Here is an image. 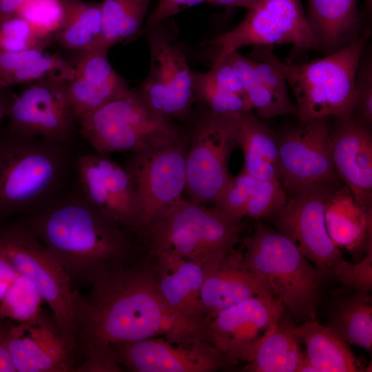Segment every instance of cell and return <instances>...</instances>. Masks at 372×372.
Instances as JSON below:
<instances>
[{
    "instance_id": "obj_14",
    "label": "cell",
    "mask_w": 372,
    "mask_h": 372,
    "mask_svg": "<svg viewBox=\"0 0 372 372\" xmlns=\"http://www.w3.org/2000/svg\"><path fill=\"white\" fill-rule=\"evenodd\" d=\"M338 182H320L289 198L273 217L280 232L292 240L302 254L325 275L332 274L342 254L327 231V203Z\"/></svg>"
},
{
    "instance_id": "obj_4",
    "label": "cell",
    "mask_w": 372,
    "mask_h": 372,
    "mask_svg": "<svg viewBox=\"0 0 372 372\" xmlns=\"http://www.w3.org/2000/svg\"><path fill=\"white\" fill-rule=\"evenodd\" d=\"M242 220L216 207L181 197L163 210L138 234L149 254L169 250L208 270L230 254L242 240Z\"/></svg>"
},
{
    "instance_id": "obj_34",
    "label": "cell",
    "mask_w": 372,
    "mask_h": 372,
    "mask_svg": "<svg viewBox=\"0 0 372 372\" xmlns=\"http://www.w3.org/2000/svg\"><path fill=\"white\" fill-rule=\"evenodd\" d=\"M192 75L195 103L225 115L241 116L253 110L246 95L218 85L208 72L192 71Z\"/></svg>"
},
{
    "instance_id": "obj_42",
    "label": "cell",
    "mask_w": 372,
    "mask_h": 372,
    "mask_svg": "<svg viewBox=\"0 0 372 372\" xmlns=\"http://www.w3.org/2000/svg\"><path fill=\"white\" fill-rule=\"evenodd\" d=\"M254 47L250 56L262 83L283 103L291 107L296 106L289 99L285 77L269 58L266 45Z\"/></svg>"
},
{
    "instance_id": "obj_12",
    "label": "cell",
    "mask_w": 372,
    "mask_h": 372,
    "mask_svg": "<svg viewBox=\"0 0 372 372\" xmlns=\"http://www.w3.org/2000/svg\"><path fill=\"white\" fill-rule=\"evenodd\" d=\"M289 43L296 53L319 48L300 0H258L236 28L203 43L220 48L218 53L247 45Z\"/></svg>"
},
{
    "instance_id": "obj_5",
    "label": "cell",
    "mask_w": 372,
    "mask_h": 372,
    "mask_svg": "<svg viewBox=\"0 0 372 372\" xmlns=\"http://www.w3.org/2000/svg\"><path fill=\"white\" fill-rule=\"evenodd\" d=\"M241 241L244 265L268 284L293 316L316 320L325 274L310 264L292 240L261 223Z\"/></svg>"
},
{
    "instance_id": "obj_13",
    "label": "cell",
    "mask_w": 372,
    "mask_h": 372,
    "mask_svg": "<svg viewBox=\"0 0 372 372\" xmlns=\"http://www.w3.org/2000/svg\"><path fill=\"white\" fill-rule=\"evenodd\" d=\"M116 362L134 372H214L235 364L192 334L163 335L110 347Z\"/></svg>"
},
{
    "instance_id": "obj_8",
    "label": "cell",
    "mask_w": 372,
    "mask_h": 372,
    "mask_svg": "<svg viewBox=\"0 0 372 372\" xmlns=\"http://www.w3.org/2000/svg\"><path fill=\"white\" fill-rule=\"evenodd\" d=\"M150 52L149 72L137 91L155 111L187 126L195 103L190 70L178 28L172 17L145 26Z\"/></svg>"
},
{
    "instance_id": "obj_18",
    "label": "cell",
    "mask_w": 372,
    "mask_h": 372,
    "mask_svg": "<svg viewBox=\"0 0 372 372\" xmlns=\"http://www.w3.org/2000/svg\"><path fill=\"white\" fill-rule=\"evenodd\" d=\"M327 118L300 124L278 138L281 183L289 198L317 183L338 182Z\"/></svg>"
},
{
    "instance_id": "obj_10",
    "label": "cell",
    "mask_w": 372,
    "mask_h": 372,
    "mask_svg": "<svg viewBox=\"0 0 372 372\" xmlns=\"http://www.w3.org/2000/svg\"><path fill=\"white\" fill-rule=\"evenodd\" d=\"M0 251L34 284L57 323L76 345L70 279L33 231L19 218L0 225Z\"/></svg>"
},
{
    "instance_id": "obj_40",
    "label": "cell",
    "mask_w": 372,
    "mask_h": 372,
    "mask_svg": "<svg viewBox=\"0 0 372 372\" xmlns=\"http://www.w3.org/2000/svg\"><path fill=\"white\" fill-rule=\"evenodd\" d=\"M331 276H335L346 289L371 293L372 247L366 251L364 258L356 263H351L342 258L333 269Z\"/></svg>"
},
{
    "instance_id": "obj_48",
    "label": "cell",
    "mask_w": 372,
    "mask_h": 372,
    "mask_svg": "<svg viewBox=\"0 0 372 372\" xmlns=\"http://www.w3.org/2000/svg\"><path fill=\"white\" fill-rule=\"evenodd\" d=\"M7 85L0 79V88L6 87Z\"/></svg>"
},
{
    "instance_id": "obj_1",
    "label": "cell",
    "mask_w": 372,
    "mask_h": 372,
    "mask_svg": "<svg viewBox=\"0 0 372 372\" xmlns=\"http://www.w3.org/2000/svg\"><path fill=\"white\" fill-rule=\"evenodd\" d=\"M72 316L81 363L76 372H119L110 347L205 330L165 300L153 265H125L102 276L85 296L73 291Z\"/></svg>"
},
{
    "instance_id": "obj_38",
    "label": "cell",
    "mask_w": 372,
    "mask_h": 372,
    "mask_svg": "<svg viewBox=\"0 0 372 372\" xmlns=\"http://www.w3.org/2000/svg\"><path fill=\"white\" fill-rule=\"evenodd\" d=\"M257 179L243 169L236 176H231L214 207L231 218L242 220Z\"/></svg>"
},
{
    "instance_id": "obj_36",
    "label": "cell",
    "mask_w": 372,
    "mask_h": 372,
    "mask_svg": "<svg viewBox=\"0 0 372 372\" xmlns=\"http://www.w3.org/2000/svg\"><path fill=\"white\" fill-rule=\"evenodd\" d=\"M25 19L43 39L50 41L60 30L65 19L61 0H29L16 12Z\"/></svg>"
},
{
    "instance_id": "obj_21",
    "label": "cell",
    "mask_w": 372,
    "mask_h": 372,
    "mask_svg": "<svg viewBox=\"0 0 372 372\" xmlns=\"http://www.w3.org/2000/svg\"><path fill=\"white\" fill-rule=\"evenodd\" d=\"M263 295L274 296L268 284L244 265L240 249H235L217 265L205 271L200 301L205 326L220 311Z\"/></svg>"
},
{
    "instance_id": "obj_47",
    "label": "cell",
    "mask_w": 372,
    "mask_h": 372,
    "mask_svg": "<svg viewBox=\"0 0 372 372\" xmlns=\"http://www.w3.org/2000/svg\"><path fill=\"white\" fill-rule=\"evenodd\" d=\"M13 100L14 98H10L0 92V123L3 117L8 116Z\"/></svg>"
},
{
    "instance_id": "obj_26",
    "label": "cell",
    "mask_w": 372,
    "mask_h": 372,
    "mask_svg": "<svg viewBox=\"0 0 372 372\" xmlns=\"http://www.w3.org/2000/svg\"><path fill=\"white\" fill-rule=\"evenodd\" d=\"M238 146L243 152L244 171L260 180L281 182L278 138L252 111L241 116Z\"/></svg>"
},
{
    "instance_id": "obj_46",
    "label": "cell",
    "mask_w": 372,
    "mask_h": 372,
    "mask_svg": "<svg viewBox=\"0 0 372 372\" xmlns=\"http://www.w3.org/2000/svg\"><path fill=\"white\" fill-rule=\"evenodd\" d=\"M29 0H0V14H14L19 7Z\"/></svg>"
},
{
    "instance_id": "obj_15",
    "label": "cell",
    "mask_w": 372,
    "mask_h": 372,
    "mask_svg": "<svg viewBox=\"0 0 372 372\" xmlns=\"http://www.w3.org/2000/svg\"><path fill=\"white\" fill-rule=\"evenodd\" d=\"M285 307L276 297H251L216 313L206 322L207 341L235 364L249 362L275 327Z\"/></svg>"
},
{
    "instance_id": "obj_16",
    "label": "cell",
    "mask_w": 372,
    "mask_h": 372,
    "mask_svg": "<svg viewBox=\"0 0 372 372\" xmlns=\"http://www.w3.org/2000/svg\"><path fill=\"white\" fill-rule=\"evenodd\" d=\"M5 340L16 372H76L81 362L76 344L42 309L26 322L11 324Z\"/></svg>"
},
{
    "instance_id": "obj_22",
    "label": "cell",
    "mask_w": 372,
    "mask_h": 372,
    "mask_svg": "<svg viewBox=\"0 0 372 372\" xmlns=\"http://www.w3.org/2000/svg\"><path fill=\"white\" fill-rule=\"evenodd\" d=\"M149 255L154 260L160 291L168 305L184 318L203 327L206 333L200 301L205 269L169 250Z\"/></svg>"
},
{
    "instance_id": "obj_27",
    "label": "cell",
    "mask_w": 372,
    "mask_h": 372,
    "mask_svg": "<svg viewBox=\"0 0 372 372\" xmlns=\"http://www.w3.org/2000/svg\"><path fill=\"white\" fill-rule=\"evenodd\" d=\"M74 74V65L59 53L41 48L0 52V79L7 86L48 79L70 81Z\"/></svg>"
},
{
    "instance_id": "obj_20",
    "label": "cell",
    "mask_w": 372,
    "mask_h": 372,
    "mask_svg": "<svg viewBox=\"0 0 372 372\" xmlns=\"http://www.w3.org/2000/svg\"><path fill=\"white\" fill-rule=\"evenodd\" d=\"M330 129V147L336 174L351 190L356 203L372 212V135L371 127L353 118H338Z\"/></svg>"
},
{
    "instance_id": "obj_31",
    "label": "cell",
    "mask_w": 372,
    "mask_h": 372,
    "mask_svg": "<svg viewBox=\"0 0 372 372\" xmlns=\"http://www.w3.org/2000/svg\"><path fill=\"white\" fill-rule=\"evenodd\" d=\"M370 293H355L338 302L328 327L347 343L371 351L372 306Z\"/></svg>"
},
{
    "instance_id": "obj_17",
    "label": "cell",
    "mask_w": 372,
    "mask_h": 372,
    "mask_svg": "<svg viewBox=\"0 0 372 372\" xmlns=\"http://www.w3.org/2000/svg\"><path fill=\"white\" fill-rule=\"evenodd\" d=\"M68 82L41 80L14 97L7 129L25 136L70 142L77 119L69 98Z\"/></svg>"
},
{
    "instance_id": "obj_35",
    "label": "cell",
    "mask_w": 372,
    "mask_h": 372,
    "mask_svg": "<svg viewBox=\"0 0 372 372\" xmlns=\"http://www.w3.org/2000/svg\"><path fill=\"white\" fill-rule=\"evenodd\" d=\"M43 301L34 284L21 273L0 300V314L6 320L24 322L41 311Z\"/></svg>"
},
{
    "instance_id": "obj_6",
    "label": "cell",
    "mask_w": 372,
    "mask_h": 372,
    "mask_svg": "<svg viewBox=\"0 0 372 372\" xmlns=\"http://www.w3.org/2000/svg\"><path fill=\"white\" fill-rule=\"evenodd\" d=\"M369 37L367 30L344 48L300 65L281 62L273 45H266L269 58L293 90L300 124L330 116L353 118L356 72Z\"/></svg>"
},
{
    "instance_id": "obj_2",
    "label": "cell",
    "mask_w": 372,
    "mask_h": 372,
    "mask_svg": "<svg viewBox=\"0 0 372 372\" xmlns=\"http://www.w3.org/2000/svg\"><path fill=\"white\" fill-rule=\"evenodd\" d=\"M18 218L63 268L72 287H91L106 273L126 265L131 244L125 229L93 206L76 181L49 205Z\"/></svg>"
},
{
    "instance_id": "obj_7",
    "label": "cell",
    "mask_w": 372,
    "mask_h": 372,
    "mask_svg": "<svg viewBox=\"0 0 372 372\" xmlns=\"http://www.w3.org/2000/svg\"><path fill=\"white\" fill-rule=\"evenodd\" d=\"M80 132L96 152H138L178 141L188 128L153 110L137 90L116 98L79 118Z\"/></svg>"
},
{
    "instance_id": "obj_43",
    "label": "cell",
    "mask_w": 372,
    "mask_h": 372,
    "mask_svg": "<svg viewBox=\"0 0 372 372\" xmlns=\"http://www.w3.org/2000/svg\"><path fill=\"white\" fill-rule=\"evenodd\" d=\"M207 0H158V3L147 18L145 26L154 25L162 20L195 6Z\"/></svg>"
},
{
    "instance_id": "obj_32",
    "label": "cell",
    "mask_w": 372,
    "mask_h": 372,
    "mask_svg": "<svg viewBox=\"0 0 372 372\" xmlns=\"http://www.w3.org/2000/svg\"><path fill=\"white\" fill-rule=\"evenodd\" d=\"M152 0H103L100 48L134 39L143 34V23Z\"/></svg>"
},
{
    "instance_id": "obj_11",
    "label": "cell",
    "mask_w": 372,
    "mask_h": 372,
    "mask_svg": "<svg viewBox=\"0 0 372 372\" xmlns=\"http://www.w3.org/2000/svg\"><path fill=\"white\" fill-rule=\"evenodd\" d=\"M188 144L189 132L173 143L131 153L125 167L132 178L137 197L136 234L182 197Z\"/></svg>"
},
{
    "instance_id": "obj_23",
    "label": "cell",
    "mask_w": 372,
    "mask_h": 372,
    "mask_svg": "<svg viewBox=\"0 0 372 372\" xmlns=\"http://www.w3.org/2000/svg\"><path fill=\"white\" fill-rule=\"evenodd\" d=\"M108 50L81 52L68 82L69 98L77 120L112 101L127 89L126 81L112 67Z\"/></svg>"
},
{
    "instance_id": "obj_44",
    "label": "cell",
    "mask_w": 372,
    "mask_h": 372,
    "mask_svg": "<svg viewBox=\"0 0 372 372\" xmlns=\"http://www.w3.org/2000/svg\"><path fill=\"white\" fill-rule=\"evenodd\" d=\"M8 331L4 334L0 335V372H16L10 352L6 344L5 338Z\"/></svg>"
},
{
    "instance_id": "obj_30",
    "label": "cell",
    "mask_w": 372,
    "mask_h": 372,
    "mask_svg": "<svg viewBox=\"0 0 372 372\" xmlns=\"http://www.w3.org/2000/svg\"><path fill=\"white\" fill-rule=\"evenodd\" d=\"M307 17L319 47H334L358 27L357 0H308Z\"/></svg>"
},
{
    "instance_id": "obj_39",
    "label": "cell",
    "mask_w": 372,
    "mask_h": 372,
    "mask_svg": "<svg viewBox=\"0 0 372 372\" xmlns=\"http://www.w3.org/2000/svg\"><path fill=\"white\" fill-rule=\"evenodd\" d=\"M288 200L280 181L257 179L245 211V217H273Z\"/></svg>"
},
{
    "instance_id": "obj_24",
    "label": "cell",
    "mask_w": 372,
    "mask_h": 372,
    "mask_svg": "<svg viewBox=\"0 0 372 372\" xmlns=\"http://www.w3.org/2000/svg\"><path fill=\"white\" fill-rule=\"evenodd\" d=\"M327 234L338 249L358 258L372 247V212L362 208L349 188L338 186L325 208Z\"/></svg>"
},
{
    "instance_id": "obj_41",
    "label": "cell",
    "mask_w": 372,
    "mask_h": 372,
    "mask_svg": "<svg viewBox=\"0 0 372 372\" xmlns=\"http://www.w3.org/2000/svg\"><path fill=\"white\" fill-rule=\"evenodd\" d=\"M353 118L366 127L372 124V61L362 55L355 80Z\"/></svg>"
},
{
    "instance_id": "obj_25",
    "label": "cell",
    "mask_w": 372,
    "mask_h": 372,
    "mask_svg": "<svg viewBox=\"0 0 372 372\" xmlns=\"http://www.w3.org/2000/svg\"><path fill=\"white\" fill-rule=\"evenodd\" d=\"M296 333L305 346L298 372H358L365 371L347 342L329 327L309 320Z\"/></svg>"
},
{
    "instance_id": "obj_3",
    "label": "cell",
    "mask_w": 372,
    "mask_h": 372,
    "mask_svg": "<svg viewBox=\"0 0 372 372\" xmlns=\"http://www.w3.org/2000/svg\"><path fill=\"white\" fill-rule=\"evenodd\" d=\"M77 156L70 142L0 132V225L41 210L69 191Z\"/></svg>"
},
{
    "instance_id": "obj_37",
    "label": "cell",
    "mask_w": 372,
    "mask_h": 372,
    "mask_svg": "<svg viewBox=\"0 0 372 372\" xmlns=\"http://www.w3.org/2000/svg\"><path fill=\"white\" fill-rule=\"evenodd\" d=\"M49 42L41 37L20 15L0 14V52L44 49Z\"/></svg>"
},
{
    "instance_id": "obj_45",
    "label": "cell",
    "mask_w": 372,
    "mask_h": 372,
    "mask_svg": "<svg viewBox=\"0 0 372 372\" xmlns=\"http://www.w3.org/2000/svg\"><path fill=\"white\" fill-rule=\"evenodd\" d=\"M258 0H207L206 2L227 7H240L249 9L254 6Z\"/></svg>"
},
{
    "instance_id": "obj_33",
    "label": "cell",
    "mask_w": 372,
    "mask_h": 372,
    "mask_svg": "<svg viewBox=\"0 0 372 372\" xmlns=\"http://www.w3.org/2000/svg\"><path fill=\"white\" fill-rule=\"evenodd\" d=\"M216 56L231 65L238 72L251 107L260 118L267 119L285 114L296 116V106L285 105L265 86L251 59L245 57L238 50L218 53Z\"/></svg>"
},
{
    "instance_id": "obj_28",
    "label": "cell",
    "mask_w": 372,
    "mask_h": 372,
    "mask_svg": "<svg viewBox=\"0 0 372 372\" xmlns=\"http://www.w3.org/2000/svg\"><path fill=\"white\" fill-rule=\"evenodd\" d=\"M296 326L284 313L245 367L251 372H298L303 360Z\"/></svg>"
},
{
    "instance_id": "obj_29",
    "label": "cell",
    "mask_w": 372,
    "mask_h": 372,
    "mask_svg": "<svg viewBox=\"0 0 372 372\" xmlns=\"http://www.w3.org/2000/svg\"><path fill=\"white\" fill-rule=\"evenodd\" d=\"M61 1L65 19L54 38L63 47L80 52L100 48L103 36L101 2Z\"/></svg>"
},
{
    "instance_id": "obj_9",
    "label": "cell",
    "mask_w": 372,
    "mask_h": 372,
    "mask_svg": "<svg viewBox=\"0 0 372 372\" xmlns=\"http://www.w3.org/2000/svg\"><path fill=\"white\" fill-rule=\"evenodd\" d=\"M202 107L194 111L187 125L185 192L190 200L205 205L214 203L231 178L228 161L238 146L242 115L220 114Z\"/></svg>"
},
{
    "instance_id": "obj_19",
    "label": "cell",
    "mask_w": 372,
    "mask_h": 372,
    "mask_svg": "<svg viewBox=\"0 0 372 372\" xmlns=\"http://www.w3.org/2000/svg\"><path fill=\"white\" fill-rule=\"evenodd\" d=\"M76 181L85 198L125 229L135 232L138 208L132 178L126 168L96 152L79 154Z\"/></svg>"
}]
</instances>
